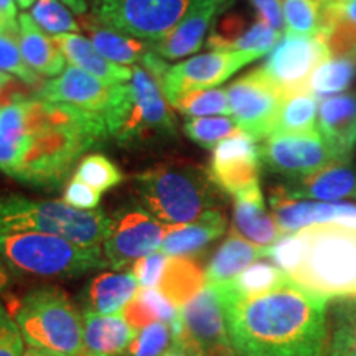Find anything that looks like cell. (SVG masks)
<instances>
[{"instance_id": "1", "label": "cell", "mask_w": 356, "mask_h": 356, "mask_svg": "<svg viewBox=\"0 0 356 356\" xmlns=\"http://www.w3.org/2000/svg\"><path fill=\"white\" fill-rule=\"evenodd\" d=\"M108 137L99 113L37 96L0 101V172L25 185L56 188L76 160Z\"/></svg>"}, {"instance_id": "2", "label": "cell", "mask_w": 356, "mask_h": 356, "mask_svg": "<svg viewBox=\"0 0 356 356\" xmlns=\"http://www.w3.org/2000/svg\"><path fill=\"white\" fill-rule=\"evenodd\" d=\"M211 287L238 356H327L330 300L325 297L291 277L252 296H239L222 284Z\"/></svg>"}, {"instance_id": "3", "label": "cell", "mask_w": 356, "mask_h": 356, "mask_svg": "<svg viewBox=\"0 0 356 356\" xmlns=\"http://www.w3.org/2000/svg\"><path fill=\"white\" fill-rule=\"evenodd\" d=\"M293 282L328 300L356 299V225L330 221L286 234L269 256Z\"/></svg>"}, {"instance_id": "4", "label": "cell", "mask_w": 356, "mask_h": 356, "mask_svg": "<svg viewBox=\"0 0 356 356\" xmlns=\"http://www.w3.org/2000/svg\"><path fill=\"white\" fill-rule=\"evenodd\" d=\"M147 211L165 226L185 225L218 210L220 188L210 172L191 162H163L134 178Z\"/></svg>"}, {"instance_id": "5", "label": "cell", "mask_w": 356, "mask_h": 356, "mask_svg": "<svg viewBox=\"0 0 356 356\" xmlns=\"http://www.w3.org/2000/svg\"><path fill=\"white\" fill-rule=\"evenodd\" d=\"M104 121L109 137L122 145H140L177 134L162 88L144 66H134L129 84H113Z\"/></svg>"}, {"instance_id": "6", "label": "cell", "mask_w": 356, "mask_h": 356, "mask_svg": "<svg viewBox=\"0 0 356 356\" xmlns=\"http://www.w3.org/2000/svg\"><path fill=\"white\" fill-rule=\"evenodd\" d=\"M7 309L29 346L63 356H83V312L63 289L37 287Z\"/></svg>"}, {"instance_id": "7", "label": "cell", "mask_w": 356, "mask_h": 356, "mask_svg": "<svg viewBox=\"0 0 356 356\" xmlns=\"http://www.w3.org/2000/svg\"><path fill=\"white\" fill-rule=\"evenodd\" d=\"M111 218L102 210H78L61 200L0 197V233L53 234L84 248L104 244Z\"/></svg>"}, {"instance_id": "8", "label": "cell", "mask_w": 356, "mask_h": 356, "mask_svg": "<svg viewBox=\"0 0 356 356\" xmlns=\"http://www.w3.org/2000/svg\"><path fill=\"white\" fill-rule=\"evenodd\" d=\"M0 261L15 273L43 279H74L108 266L101 248L35 231L0 233Z\"/></svg>"}, {"instance_id": "9", "label": "cell", "mask_w": 356, "mask_h": 356, "mask_svg": "<svg viewBox=\"0 0 356 356\" xmlns=\"http://www.w3.org/2000/svg\"><path fill=\"white\" fill-rule=\"evenodd\" d=\"M257 58L261 56L248 51H210L170 66L157 53L147 51L140 61L173 106L191 91L220 86Z\"/></svg>"}, {"instance_id": "10", "label": "cell", "mask_w": 356, "mask_h": 356, "mask_svg": "<svg viewBox=\"0 0 356 356\" xmlns=\"http://www.w3.org/2000/svg\"><path fill=\"white\" fill-rule=\"evenodd\" d=\"M170 327L173 343L180 345L188 356H238L220 297L208 284L178 310Z\"/></svg>"}, {"instance_id": "11", "label": "cell", "mask_w": 356, "mask_h": 356, "mask_svg": "<svg viewBox=\"0 0 356 356\" xmlns=\"http://www.w3.org/2000/svg\"><path fill=\"white\" fill-rule=\"evenodd\" d=\"M202 0H96L92 17L101 24L157 42L170 33Z\"/></svg>"}, {"instance_id": "12", "label": "cell", "mask_w": 356, "mask_h": 356, "mask_svg": "<svg viewBox=\"0 0 356 356\" xmlns=\"http://www.w3.org/2000/svg\"><path fill=\"white\" fill-rule=\"evenodd\" d=\"M234 121L248 136L264 140L273 134L286 95L266 76L261 68L249 71L226 88Z\"/></svg>"}, {"instance_id": "13", "label": "cell", "mask_w": 356, "mask_h": 356, "mask_svg": "<svg viewBox=\"0 0 356 356\" xmlns=\"http://www.w3.org/2000/svg\"><path fill=\"white\" fill-rule=\"evenodd\" d=\"M165 225L145 208H122L111 218L104 257L114 270H124L162 246Z\"/></svg>"}, {"instance_id": "14", "label": "cell", "mask_w": 356, "mask_h": 356, "mask_svg": "<svg viewBox=\"0 0 356 356\" xmlns=\"http://www.w3.org/2000/svg\"><path fill=\"white\" fill-rule=\"evenodd\" d=\"M330 58L332 53L320 35L304 37L284 33L269 51L261 70L287 96L307 91L314 71Z\"/></svg>"}, {"instance_id": "15", "label": "cell", "mask_w": 356, "mask_h": 356, "mask_svg": "<svg viewBox=\"0 0 356 356\" xmlns=\"http://www.w3.org/2000/svg\"><path fill=\"white\" fill-rule=\"evenodd\" d=\"M261 147V160L269 170L289 178H299L338 162L335 155L320 136L309 134H273ZM341 162V160H340Z\"/></svg>"}, {"instance_id": "16", "label": "cell", "mask_w": 356, "mask_h": 356, "mask_svg": "<svg viewBox=\"0 0 356 356\" xmlns=\"http://www.w3.org/2000/svg\"><path fill=\"white\" fill-rule=\"evenodd\" d=\"M261 147L246 132L222 140L213 149L210 177L220 191L231 197L259 185Z\"/></svg>"}, {"instance_id": "17", "label": "cell", "mask_w": 356, "mask_h": 356, "mask_svg": "<svg viewBox=\"0 0 356 356\" xmlns=\"http://www.w3.org/2000/svg\"><path fill=\"white\" fill-rule=\"evenodd\" d=\"M270 210L280 233L284 236L297 233L307 226L330 221H343L356 225V204L345 202H315V200L292 198L282 186L270 190Z\"/></svg>"}, {"instance_id": "18", "label": "cell", "mask_w": 356, "mask_h": 356, "mask_svg": "<svg viewBox=\"0 0 356 356\" xmlns=\"http://www.w3.org/2000/svg\"><path fill=\"white\" fill-rule=\"evenodd\" d=\"M111 89H113V84L102 83L101 79L78 66L70 65L60 76L42 84L38 95L35 96L43 101L74 106V108L104 115L111 97Z\"/></svg>"}, {"instance_id": "19", "label": "cell", "mask_w": 356, "mask_h": 356, "mask_svg": "<svg viewBox=\"0 0 356 356\" xmlns=\"http://www.w3.org/2000/svg\"><path fill=\"white\" fill-rule=\"evenodd\" d=\"M231 3L229 0H202L181 19L165 37L150 42V48L163 60H180L197 53L204 42V35L213 20Z\"/></svg>"}, {"instance_id": "20", "label": "cell", "mask_w": 356, "mask_h": 356, "mask_svg": "<svg viewBox=\"0 0 356 356\" xmlns=\"http://www.w3.org/2000/svg\"><path fill=\"white\" fill-rule=\"evenodd\" d=\"M280 186L292 198L335 203L356 197V165L351 160H338L310 175L291 178L287 185Z\"/></svg>"}, {"instance_id": "21", "label": "cell", "mask_w": 356, "mask_h": 356, "mask_svg": "<svg viewBox=\"0 0 356 356\" xmlns=\"http://www.w3.org/2000/svg\"><path fill=\"white\" fill-rule=\"evenodd\" d=\"M318 132L337 160L346 162L356 147V96L338 95L318 106Z\"/></svg>"}, {"instance_id": "22", "label": "cell", "mask_w": 356, "mask_h": 356, "mask_svg": "<svg viewBox=\"0 0 356 356\" xmlns=\"http://www.w3.org/2000/svg\"><path fill=\"white\" fill-rule=\"evenodd\" d=\"M233 198V231L259 248L274 246L282 238L274 216L266 210L259 185Z\"/></svg>"}, {"instance_id": "23", "label": "cell", "mask_w": 356, "mask_h": 356, "mask_svg": "<svg viewBox=\"0 0 356 356\" xmlns=\"http://www.w3.org/2000/svg\"><path fill=\"white\" fill-rule=\"evenodd\" d=\"M83 356H122L136 337L121 312L101 315L83 310Z\"/></svg>"}, {"instance_id": "24", "label": "cell", "mask_w": 356, "mask_h": 356, "mask_svg": "<svg viewBox=\"0 0 356 356\" xmlns=\"http://www.w3.org/2000/svg\"><path fill=\"white\" fill-rule=\"evenodd\" d=\"M226 231V216L220 208L203 213L198 220L185 225L165 226L160 251L168 257L193 256L208 244L221 238Z\"/></svg>"}, {"instance_id": "25", "label": "cell", "mask_w": 356, "mask_h": 356, "mask_svg": "<svg viewBox=\"0 0 356 356\" xmlns=\"http://www.w3.org/2000/svg\"><path fill=\"white\" fill-rule=\"evenodd\" d=\"M19 48L25 63L40 76L56 78L66 70V56L61 53L53 38L40 29L30 13L19 15Z\"/></svg>"}, {"instance_id": "26", "label": "cell", "mask_w": 356, "mask_h": 356, "mask_svg": "<svg viewBox=\"0 0 356 356\" xmlns=\"http://www.w3.org/2000/svg\"><path fill=\"white\" fill-rule=\"evenodd\" d=\"M267 256H269V248L256 246L236 231H231L204 269L207 284L218 286V284L229 282L238 277L243 270H246L249 266Z\"/></svg>"}, {"instance_id": "27", "label": "cell", "mask_w": 356, "mask_h": 356, "mask_svg": "<svg viewBox=\"0 0 356 356\" xmlns=\"http://www.w3.org/2000/svg\"><path fill=\"white\" fill-rule=\"evenodd\" d=\"M137 280L132 273H101L92 277L81 293L83 310L114 315L136 296Z\"/></svg>"}, {"instance_id": "28", "label": "cell", "mask_w": 356, "mask_h": 356, "mask_svg": "<svg viewBox=\"0 0 356 356\" xmlns=\"http://www.w3.org/2000/svg\"><path fill=\"white\" fill-rule=\"evenodd\" d=\"M51 38L56 43V47L60 48L61 53L71 61V65L84 70L86 73L101 79L102 83L115 84L127 83L132 79V70L106 60L96 50L91 40H86L79 33L56 35V37Z\"/></svg>"}, {"instance_id": "29", "label": "cell", "mask_w": 356, "mask_h": 356, "mask_svg": "<svg viewBox=\"0 0 356 356\" xmlns=\"http://www.w3.org/2000/svg\"><path fill=\"white\" fill-rule=\"evenodd\" d=\"M207 287V275L191 256L168 257L157 289L178 310Z\"/></svg>"}, {"instance_id": "30", "label": "cell", "mask_w": 356, "mask_h": 356, "mask_svg": "<svg viewBox=\"0 0 356 356\" xmlns=\"http://www.w3.org/2000/svg\"><path fill=\"white\" fill-rule=\"evenodd\" d=\"M84 29L88 30L91 43L106 60L115 65H132L139 61L145 55V48L149 47L139 38L119 32L111 26L97 22L95 17L83 19Z\"/></svg>"}, {"instance_id": "31", "label": "cell", "mask_w": 356, "mask_h": 356, "mask_svg": "<svg viewBox=\"0 0 356 356\" xmlns=\"http://www.w3.org/2000/svg\"><path fill=\"white\" fill-rule=\"evenodd\" d=\"M317 97L312 96L309 91L287 95L275 118L273 134H309L317 131Z\"/></svg>"}, {"instance_id": "32", "label": "cell", "mask_w": 356, "mask_h": 356, "mask_svg": "<svg viewBox=\"0 0 356 356\" xmlns=\"http://www.w3.org/2000/svg\"><path fill=\"white\" fill-rule=\"evenodd\" d=\"M356 79V60L353 58H330L323 61L312 74L307 91L317 99L345 95Z\"/></svg>"}, {"instance_id": "33", "label": "cell", "mask_w": 356, "mask_h": 356, "mask_svg": "<svg viewBox=\"0 0 356 356\" xmlns=\"http://www.w3.org/2000/svg\"><path fill=\"white\" fill-rule=\"evenodd\" d=\"M333 302L327 356H356V299Z\"/></svg>"}, {"instance_id": "34", "label": "cell", "mask_w": 356, "mask_h": 356, "mask_svg": "<svg viewBox=\"0 0 356 356\" xmlns=\"http://www.w3.org/2000/svg\"><path fill=\"white\" fill-rule=\"evenodd\" d=\"M289 275L274 262L257 261L252 266H249L246 270H243L238 277L225 282L222 286L231 289L239 296H252V293H262L275 289Z\"/></svg>"}, {"instance_id": "35", "label": "cell", "mask_w": 356, "mask_h": 356, "mask_svg": "<svg viewBox=\"0 0 356 356\" xmlns=\"http://www.w3.org/2000/svg\"><path fill=\"white\" fill-rule=\"evenodd\" d=\"M185 134L195 144L204 147V149H215L222 140L229 137L244 134L239 124L234 119L226 115H216V118H193L185 122Z\"/></svg>"}, {"instance_id": "36", "label": "cell", "mask_w": 356, "mask_h": 356, "mask_svg": "<svg viewBox=\"0 0 356 356\" xmlns=\"http://www.w3.org/2000/svg\"><path fill=\"white\" fill-rule=\"evenodd\" d=\"M286 33L315 37L322 29V0H282Z\"/></svg>"}, {"instance_id": "37", "label": "cell", "mask_w": 356, "mask_h": 356, "mask_svg": "<svg viewBox=\"0 0 356 356\" xmlns=\"http://www.w3.org/2000/svg\"><path fill=\"white\" fill-rule=\"evenodd\" d=\"M74 178L102 193L122 184L124 173L113 160L102 154H89L78 163Z\"/></svg>"}, {"instance_id": "38", "label": "cell", "mask_w": 356, "mask_h": 356, "mask_svg": "<svg viewBox=\"0 0 356 356\" xmlns=\"http://www.w3.org/2000/svg\"><path fill=\"white\" fill-rule=\"evenodd\" d=\"M172 108H175L178 113L190 115V118H210L211 114H231L228 92L222 88L191 91L188 95L181 96Z\"/></svg>"}, {"instance_id": "39", "label": "cell", "mask_w": 356, "mask_h": 356, "mask_svg": "<svg viewBox=\"0 0 356 356\" xmlns=\"http://www.w3.org/2000/svg\"><path fill=\"white\" fill-rule=\"evenodd\" d=\"M30 15L43 32L51 33L53 37L81 32V25L60 0H37Z\"/></svg>"}, {"instance_id": "40", "label": "cell", "mask_w": 356, "mask_h": 356, "mask_svg": "<svg viewBox=\"0 0 356 356\" xmlns=\"http://www.w3.org/2000/svg\"><path fill=\"white\" fill-rule=\"evenodd\" d=\"M173 345L170 323L154 322L140 328L134 337L127 356H160Z\"/></svg>"}, {"instance_id": "41", "label": "cell", "mask_w": 356, "mask_h": 356, "mask_svg": "<svg viewBox=\"0 0 356 356\" xmlns=\"http://www.w3.org/2000/svg\"><path fill=\"white\" fill-rule=\"evenodd\" d=\"M280 37H282V33L275 32L274 29H270L264 22L257 20L248 30H244L238 38L233 40L226 47L225 51H248L262 56L273 50Z\"/></svg>"}, {"instance_id": "42", "label": "cell", "mask_w": 356, "mask_h": 356, "mask_svg": "<svg viewBox=\"0 0 356 356\" xmlns=\"http://www.w3.org/2000/svg\"><path fill=\"white\" fill-rule=\"evenodd\" d=\"M0 71L17 76L30 86H40V74L25 63L17 38L0 33Z\"/></svg>"}, {"instance_id": "43", "label": "cell", "mask_w": 356, "mask_h": 356, "mask_svg": "<svg viewBox=\"0 0 356 356\" xmlns=\"http://www.w3.org/2000/svg\"><path fill=\"white\" fill-rule=\"evenodd\" d=\"M25 340L19 325L6 305L0 302V356H24Z\"/></svg>"}, {"instance_id": "44", "label": "cell", "mask_w": 356, "mask_h": 356, "mask_svg": "<svg viewBox=\"0 0 356 356\" xmlns=\"http://www.w3.org/2000/svg\"><path fill=\"white\" fill-rule=\"evenodd\" d=\"M168 256L162 251H155L152 254L142 257L132 266V274L140 289H157L160 277L165 270Z\"/></svg>"}, {"instance_id": "45", "label": "cell", "mask_w": 356, "mask_h": 356, "mask_svg": "<svg viewBox=\"0 0 356 356\" xmlns=\"http://www.w3.org/2000/svg\"><path fill=\"white\" fill-rule=\"evenodd\" d=\"M136 297L147 310V314L154 318V322L172 323L178 315L177 307L159 289H139Z\"/></svg>"}, {"instance_id": "46", "label": "cell", "mask_w": 356, "mask_h": 356, "mask_svg": "<svg viewBox=\"0 0 356 356\" xmlns=\"http://www.w3.org/2000/svg\"><path fill=\"white\" fill-rule=\"evenodd\" d=\"M63 202L68 203L70 207L78 208V210H97L101 203V193L91 186L83 184V181L73 180L66 185L63 193Z\"/></svg>"}, {"instance_id": "47", "label": "cell", "mask_w": 356, "mask_h": 356, "mask_svg": "<svg viewBox=\"0 0 356 356\" xmlns=\"http://www.w3.org/2000/svg\"><path fill=\"white\" fill-rule=\"evenodd\" d=\"M257 13V20L264 22L275 32L286 33V25H284V12L282 0H249Z\"/></svg>"}, {"instance_id": "48", "label": "cell", "mask_w": 356, "mask_h": 356, "mask_svg": "<svg viewBox=\"0 0 356 356\" xmlns=\"http://www.w3.org/2000/svg\"><path fill=\"white\" fill-rule=\"evenodd\" d=\"M333 10L340 13L341 17L348 19L350 22L356 24V0H346V2H340V0H330Z\"/></svg>"}, {"instance_id": "49", "label": "cell", "mask_w": 356, "mask_h": 356, "mask_svg": "<svg viewBox=\"0 0 356 356\" xmlns=\"http://www.w3.org/2000/svg\"><path fill=\"white\" fill-rule=\"evenodd\" d=\"M0 33L19 38V22H17V19L8 17L2 8H0Z\"/></svg>"}, {"instance_id": "50", "label": "cell", "mask_w": 356, "mask_h": 356, "mask_svg": "<svg viewBox=\"0 0 356 356\" xmlns=\"http://www.w3.org/2000/svg\"><path fill=\"white\" fill-rule=\"evenodd\" d=\"M60 2H63L76 15H84L88 12V0H60Z\"/></svg>"}, {"instance_id": "51", "label": "cell", "mask_w": 356, "mask_h": 356, "mask_svg": "<svg viewBox=\"0 0 356 356\" xmlns=\"http://www.w3.org/2000/svg\"><path fill=\"white\" fill-rule=\"evenodd\" d=\"M0 8L12 19H19V15H17V8L19 7H17L15 0H0Z\"/></svg>"}, {"instance_id": "52", "label": "cell", "mask_w": 356, "mask_h": 356, "mask_svg": "<svg viewBox=\"0 0 356 356\" xmlns=\"http://www.w3.org/2000/svg\"><path fill=\"white\" fill-rule=\"evenodd\" d=\"M10 284V274H8V267L0 261V292L6 291Z\"/></svg>"}, {"instance_id": "53", "label": "cell", "mask_w": 356, "mask_h": 356, "mask_svg": "<svg viewBox=\"0 0 356 356\" xmlns=\"http://www.w3.org/2000/svg\"><path fill=\"white\" fill-rule=\"evenodd\" d=\"M160 356H188V353H186V351L181 348L180 345H177V343H173L170 348H168L165 353L163 355H160Z\"/></svg>"}, {"instance_id": "54", "label": "cell", "mask_w": 356, "mask_h": 356, "mask_svg": "<svg viewBox=\"0 0 356 356\" xmlns=\"http://www.w3.org/2000/svg\"><path fill=\"white\" fill-rule=\"evenodd\" d=\"M24 356H63V355L50 353V351L38 350V348H32V346H29V348L25 350V355H24Z\"/></svg>"}, {"instance_id": "55", "label": "cell", "mask_w": 356, "mask_h": 356, "mask_svg": "<svg viewBox=\"0 0 356 356\" xmlns=\"http://www.w3.org/2000/svg\"><path fill=\"white\" fill-rule=\"evenodd\" d=\"M8 84H12L10 74L2 73V71H0V95H2V92L6 91V88L8 86Z\"/></svg>"}, {"instance_id": "56", "label": "cell", "mask_w": 356, "mask_h": 356, "mask_svg": "<svg viewBox=\"0 0 356 356\" xmlns=\"http://www.w3.org/2000/svg\"><path fill=\"white\" fill-rule=\"evenodd\" d=\"M35 2H37V0H15L17 7H20L22 10H26V8L33 7Z\"/></svg>"}, {"instance_id": "57", "label": "cell", "mask_w": 356, "mask_h": 356, "mask_svg": "<svg viewBox=\"0 0 356 356\" xmlns=\"http://www.w3.org/2000/svg\"><path fill=\"white\" fill-rule=\"evenodd\" d=\"M340 2H346V0H340Z\"/></svg>"}, {"instance_id": "58", "label": "cell", "mask_w": 356, "mask_h": 356, "mask_svg": "<svg viewBox=\"0 0 356 356\" xmlns=\"http://www.w3.org/2000/svg\"><path fill=\"white\" fill-rule=\"evenodd\" d=\"M229 2H233V0H229Z\"/></svg>"}]
</instances>
